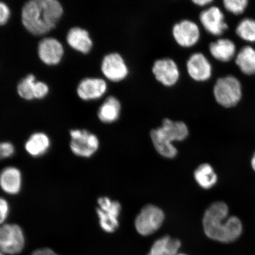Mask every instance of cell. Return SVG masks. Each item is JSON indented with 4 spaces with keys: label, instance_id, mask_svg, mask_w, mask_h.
Returning a JSON list of instances; mask_svg holds the SVG:
<instances>
[{
    "label": "cell",
    "instance_id": "23",
    "mask_svg": "<svg viewBox=\"0 0 255 255\" xmlns=\"http://www.w3.org/2000/svg\"><path fill=\"white\" fill-rule=\"evenodd\" d=\"M235 62L245 75H255V49L253 47L247 46L242 48L237 54Z\"/></svg>",
    "mask_w": 255,
    "mask_h": 255
},
{
    "label": "cell",
    "instance_id": "18",
    "mask_svg": "<svg viewBox=\"0 0 255 255\" xmlns=\"http://www.w3.org/2000/svg\"><path fill=\"white\" fill-rule=\"evenodd\" d=\"M50 146L49 136L45 133L37 132L31 134L25 141L24 148L31 157H40L46 154Z\"/></svg>",
    "mask_w": 255,
    "mask_h": 255
},
{
    "label": "cell",
    "instance_id": "3",
    "mask_svg": "<svg viewBox=\"0 0 255 255\" xmlns=\"http://www.w3.org/2000/svg\"><path fill=\"white\" fill-rule=\"evenodd\" d=\"M189 133V128L183 121L165 119L161 127L151 130L150 135L159 154L165 158H173L177 155V149L172 142L183 141Z\"/></svg>",
    "mask_w": 255,
    "mask_h": 255
},
{
    "label": "cell",
    "instance_id": "10",
    "mask_svg": "<svg viewBox=\"0 0 255 255\" xmlns=\"http://www.w3.org/2000/svg\"><path fill=\"white\" fill-rule=\"evenodd\" d=\"M152 73L156 81L167 88L176 85L181 76L179 66L170 57L156 60L152 66Z\"/></svg>",
    "mask_w": 255,
    "mask_h": 255
},
{
    "label": "cell",
    "instance_id": "32",
    "mask_svg": "<svg viewBox=\"0 0 255 255\" xmlns=\"http://www.w3.org/2000/svg\"><path fill=\"white\" fill-rule=\"evenodd\" d=\"M192 2L194 5L199 6V7H203L208 6L213 2L212 0H193Z\"/></svg>",
    "mask_w": 255,
    "mask_h": 255
},
{
    "label": "cell",
    "instance_id": "31",
    "mask_svg": "<svg viewBox=\"0 0 255 255\" xmlns=\"http://www.w3.org/2000/svg\"><path fill=\"white\" fill-rule=\"evenodd\" d=\"M30 255H59L57 254L55 251L52 249L48 248H43L38 249L34 251Z\"/></svg>",
    "mask_w": 255,
    "mask_h": 255
},
{
    "label": "cell",
    "instance_id": "9",
    "mask_svg": "<svg viewBox=\"0 0 255 255\" xmlns=\"http://www.w3.org/2000/svg\"><path fill=\"white\" fill-rule=\"evenodd\" d=\"M101 70L104 77L112 82L119 83L126 80L129 68L124 57L118 52H112L104 57Z\"/></svg>",
    "mask_w": 255,
    "mask_h": 255
},
{
    "label": "cell",
    "instance_id": "12",
    "mask_svg": "<svg viewBox=\"0 0 255 255\" xmlns=\"http://www.w3.org/2000/svg\"><path fill=\"white\" fill-rule=\"evenodd\" d=\"M186 68L188 75L194 81L205 82L212 77V64L203 53L191 54L187 60Z\"/></svg>",
    "mask_w": 255,
    "mask_h": 255
},
{
    "label": "cell",
    "instance_id": "1",
    "mask_svg": "<svg viewBox=\"0 0 255 255\" xmlns=\"http://www.w3.org/2000/svg\"><path fill=\"white\" fill-rule=\"evenodd\" d=\"M203 226L207 238L225 244L237 241L244 232L241 219L235 215H229L228 204L222 201L212 203L206 209Z\"/></svg>",
    "mask_w": 255,
    "mask_h": 255
},
{
    "label": "cell",
    "instance_id": "34",
    "mask_svg": "<svg viewBox=\"0 0 255 255\" xmlns=\"http://www.w3.org/2000/svg\"><path fill=\"white\" fill-rule=\"evenodd\" d=\"M0 255H5V254H3L1 251H0Z\"/></svg>",
    "mask_w": 255,
    "mask_h": 255
},
{
    "label": "cell",
    "instance_id": "21",
    "mask_svg": "<svg viewBox=\"0 0 255 255\" xmlns=\"http://www.w3.org/2000/svg\"><path fill=\"white\" fill-rule=\"evenodd\" d=\"M181 245L178 239L164 236L155 241L147 255H177Z\"/></svg>",
    "mask_w": 255,
    "mask_h": 255
},
{
    "label": "cell",
    "instance_id": "4",
    "mask_svg": "<svg viewBox=\"0 0 255 255\" xmlns=\"http://www.w3.org/2000/svg\"><path fill=\"white\" fill-rule=\"evenodd\" d=\"M213 92L217 103L226 108L237 106L242 97L241 82L234 76L217 80Z\"/></svg>",
    "mask_w": 255,
    "mask_h": 255
},
{
    "label": "cell",
    "instance_id": "7",
    "mask_svg": "<svg viewBox=\"0 0 255 255\" xmlns=\"http://www.w3.org/2000/svg\"><path fill=\"white\" fill-rule=\"evenodd\" d=\"M98 205L97 213L101 229L109 234L116 232L119 227L121 204L109 197H101L98 200Z\"/></svg>",
    "mask_w": 255,
    "mask_h": 255
},
{
    "label": "cell",
    "instance_id": "15",
    "mask_svg": "<svg viewBox=\"0 0 255 255\" xmlns=\"http://www.w3.org/2000/svg\"><path fill=\"white\" fill-rule=\"evenodd\" d=\"M106 81L100 78H87L80 82L77 88V94L81 100L94 101L103 98L108 91Z\"/></svg>",
    "mask_w": 255,
    "mask_h": 255
},
{
    "label": "cell",
    "instance_id": "27",
    "mask_svg": "<svg viewBox=\"0 0 255 255\" xmlns=\"http://www.w3.org/2000/svg\"><path fill=\"white\" fill-rule=\"evenodd\" d=\"M10 213V206L4 197L0 196V225H4L7 222Z\"/></svg>",
    "mask_w": 255,
    "mask_h": 255
},
{
    "label": "cell",
    "instance_id": "2",
    "mask_svg": "<svg viewBox=\"0 0 255 255\" xmlns=\"http://www.w3.org/2000/svg\"><path fill=\"white\" fill-rule=\"evenodd\" d=\"M63 13L62 5L57 0H31L22 8V24L32 34L43 36L55 28Z\"/></svg>",
    "mask_w": 255,
    "mask_h": 255
},
{
    "label": "cell",
    "instance_id": "14",
    "mask_svg": "<svg viewBox=\"0 0 255 255\" xmlns=\"http://www.w3.org/2000/svg\"><path fill=\"white\" fill-rule=\"evenodd\" d=\"M37 53L41 62L47 65L55 66L62 61L65 50L58 40L46 37L38 44Z\"/></svg>",
    "mask_w": 255,
    "mask_h": 255
},
{
    "label": "cell",
    "instance_id": "20",
    "mask_svg": "<svg viewBox=\"0 0 255 255\" xmlns=\"http://www.w3.org/2000/svg\"><path fill=\"white\" fill-rule=\"evenodd\" d=\"M210 55L216 60L222 62H228L236 55V46L228 39H220L210 44Z\"/></svg>",
    "mask_w": 255,
    "mask_h": 255
},
{
    "label": "cell",
    "instance_id": "33",
    "mask_svg": "<svg viewBox=\"0 0 255 255\" xmlns=\"http://www.w3.org/2000/svg\"><path fill=\"white\" fill-rule=\"evenodd\" d=\"M251 165L252 169L255 173V151L254 152L252 158L251 159Z\"/></svg>",
    "mask_w": 255,
    "mask_h": 255
},
{
    "label": "cell",
    "instance_id": "13",
    "mask_svg": "<svg viewBox=\"0 0 255 255\" xmlns=\"http://www.w3.org/2000/svg\"><path fill=\"white\" fill-rule=\"evenodd\" d=\"M199 20L207 33L213 36H221L228 28L224 14L217 6H210L204 9L200 12Z\"/></svg>",
    "mask_w": 255,
    "mask_h": 255
},
{
    "label": "cell",
    "instance_id": "19",
    "mask_svg": "<svg viewBox=\"0 0 255 255\" xmlns=\"http://www.w3.org/2000/svg\"><path fill=\"white\" fill-rule=\"evenodd\" d=\"M121 110L122 106L119 99L114 96H110L99 108L98 119L105 124L114 123L120 119Z\"/></svg>",
    "mask_w": 255,
    "mask_h": 255
},
{
    "label": "cell",
    "instance_id": "8",
    "mask_svg": "<svg viewBox=\"0 0 255 255\" xmlns=\"http://www.w3.org/2000/svg\"><path fill=\"white\" fill-rule=\"evenodd\" d=\"M164 218V213L159 207L152 205H146L136 216V230L141 235H150L160 228Z\"/></svg>",
    "mask_w": 255,
    "mask_h": 255
},
{
    "label": "cell",
    "instance_id": "16",
    "mask_svg": "<svg viewBox=\"0 0 255 255\" xmlns=\"http://www.w3.org/2000/svg\"><path fill=\"white\" fill-rule=\"evenodd\" d=\"M23 186V176L20 169L7 166L0 171V189L8 195L14 196L20 192Z\"/></svg>",
    "mask_w": 255,
    "mask_h": 255
},
{
    "label": "cell",
    "instance_id": "11",
    "mask_svg": "<svg viewBox=\"0 0 255 255\" xmlns=\"http://www.w3.org/2000/svg\"><path fill=\"white\" fill-rule=\"evenodd\" d=\"M171 33L175 42L180 47L187 49L196 46L201 37L199 25L189 19H183L175 23Z\"/></svg>",
    "mask_w": 255,
    "mask_h": 255
},
{
    "label": "cell",
    "instance_id": "25",
    "mask_svg": "<svg viewBox=\"0 0 255 255\" xmlns=\"http://www.w3.org/2000/svg\"><path fill=\"white\" fill-rule=\"evenodd\" d=\"M238 36L248 42H255V20L245 18L239 23L236 29Z\"/></svg>",
    "mask_w": 255,
    "mask_h": 255
},
{
    "label": "cell",
    "instance_id": "6",
    "mask_svg": "<svg viewBox=\"0 0 255 255\" xmlns=\"http://www.w3.org/2000/svg\"><path fill=\"white\" fill-rule=\"evenodd\" d=\"M70 148L73 154L81 158H90L100 147V140L87 129H72L70 131Z\"/></svg>",
    "mask_w": 255,
    "mask_h": 255
},
{
    "label": "cell",
    "instance_id": "30",
    "mask_svg": "<svg viewBox=\"0 0 255 255\" xmlns=\"http://www.w3.org/2000/svg\"><path fill=\"white\" fill-rule=\"evenodd\" d=\"M11 16L10 8L5 2L0 1V25L7 23Z\"/></svg>",
    "mask_w": 255,
    "mask_h": 255
},
{
    "label": "cell",
    "instance_id": "28",
    "mask_svg": "<svg viewBox=\"0 0 255 255\" xmlns=\"http://www.w3.org/2000/svg\"><path fill=\"white\" fill-rule=\"evenodd\" d=\"M15 153V146L10 142H0V160L12 157Z\"/></svg>",
    "mask_w": 255,
    "mask_h": 255
},
{
    "label": "cell",
    "instance_id": "29",
    "mask_svg": "<svg viewBox=\"0 0 255 255\" xmlns=\"http://www.w3.org/2000/svg\"><path fill=\"white\" fill-rule=\"evenodd\" d=\"M49 88L45 83L41 81L36 82L34 88V98L41 100L49 94Z\"/></svg>",
    "mask_w": 255,
    "mask_h": 255
},
{
    "label": "cell",
    "instance_id": "17",
    "mask_svg": "<svg viewBox=\"0 0 255 255\" xmlns=\"http://www.w3.org/2000/svg\"><path fill=\"white\" fill-rule=\"evenodd\" d=\"M66 41L73 49L84 55L90 52L94 46L89 32L79 27H72L69 30Z\"/></svg>",
    "mask_w": 255,
    "mask_h": 255
},
{
    "label": "cell",
    "instance_id": "35",
    "mask_svg": "<svg viewBox=\"0 0 255 255\" xmlns=\"http://www.w3.org/2000/svg\"><path fill=\"white\" fill-rule=\"evenodd\" d=\"M177 255H185L183 254H178Z\"/></svg>",
    "mask_w": 255,
    "mask_h": 255
},
{
    "label": "cell",
    "instance_id": "24",
    "mask_svg": "<svg viewBox=\"0 0 255 255\" xmlns=\"http://www.w3.org/2000/svg\"><path fill=\"white\" fill-rule=\"evenodd\" d=\"M36 77L33 74L25 76L19 82L17 87L18 95L25 100L31 101L34 100V88Z\"/></svg>",
    "mask_w": 255,
    "mask_h": 255
},
{
    "label": "cell",
    "instance_id": "26",
    "mask_svg": "<svg viewBox=\"0 0 255 255\" xmlns=\"http://www.w3.org/2000/svg\"><path fill=\"white\" fill-rule=\"evenodd\" d=\"M247 0H225L223 5L226 10L235 15L244 13L248 5Z\"/></svg>",
    "mask_w": 255,
    "mask_h": 255
},
{
    "label": "cell",
    "instance_id": "22",
    "mask_svg": "<svg viewBox=\"0 0 255 255\" xmlns=\"http://www.w3.org/2000/svg\"><path fill=\"white\" fill-rule=\"evenodd\" d=\"M194 178L202 189H212L218 183V176L214 168L208 163L199 165L194 173Z\"/></svg>",
    "mask_w": 255,
    "mask_h": 255
},
{
    "label": "cell",
    "instance_id": "5",
    "mask_svg": "<svg viewBox=\"0 0 255 255\" xmlns=\"http://www.w3.org/2000/svg\"><path fill=\"white\" fill-rule=\"evenodd\" d=\"M25 237L23 229L15 223L0 225V251L5 255H17L24 250Z\"/></svg>",
    "mask_w": 255,
    "mask_h": 255
}]
</instances>
